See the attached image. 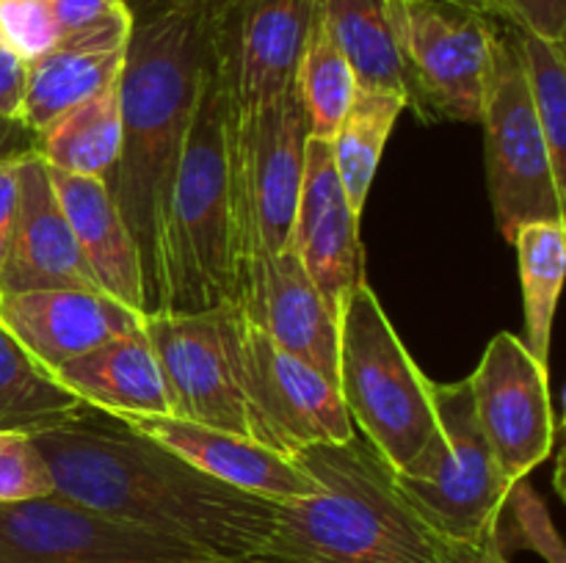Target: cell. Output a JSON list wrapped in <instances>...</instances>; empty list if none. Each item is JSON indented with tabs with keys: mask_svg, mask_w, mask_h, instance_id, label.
<instances>
[{
	"mask_svg": "<svg viewBox=\"0 0 566 563\" xmlns=\"http://www.w3.org/2000/svg\"><path fill=\"white\" fill-rule=\"evenodd\" d=\"M514 28V25H512ZM531 105L551 149L553 174L566 193V55L564 42H551L514 28Z\"/></svg>",
	"mask_w": 566,
	"mask_h": 563,
	"instance_id": "f1b7e54d",
	"label": "cell"
},
{
	"mask_svg": "<svg viewBox=\"0 0 566 563\" xmlns=\"http://www.w3.org/2000/svg\"><path fill=\"white\" fill-rule=\"evenodd\" d=\"M28 64L11 50L0 47V114L20 116Z\"/></svg>",
	"mask_w": 566,
	"mask_h": 563,
	"instance_id": "d590c367",
	"label": "cell"
},
{
	"mask_svg": "<svg viewBox=\"0 0 566 563\" xmlns=\"http://www.w3.org/2000/svg\"><path fill=\"white\" fill-rule=\"evenodd\" d=\"M318 11L335 44L352 64L359 88H379L407 97L387 0H318Z\"/></svg>",
	"mask_w": 566,
	"mask_h": 563,
	"instance_id": "cb8c5ba5",
	"label": "cell"
},
{
	"mask_svg": "<svg viewBox=\"0 0 566 563\" xmlns=\"http://www.w3.org/2000/svg\"><path fill=\"white\" fill-rule=\"evenodd\" d=\"M208 64L210 0L136 17L119 72V155L105 185L136 243L144 318L164 312L171 188Z\"/></svg>",
	"mask_w": 566,
	"mask_h": 563,
	"instance_id": "7a4b0ae2",
	"label": "cell"
},
{
	"mask_svg": "<svg viewBox=\"0 0 566 563\" xmlns=\"http://www.w3.org/2000/svg\"><path fill=\"white\" fill-rule=\"evenodd\" d=\"M114 419L160 442L199 472L249 495L282 502L310 497L318 489V484L304 472L296 458L282 456L247 436L210 428L193 419L171 417V414H119Z\"/></svg>",
	"mask_w": 566,
	"mask_h": 563,
	"instance_id": "e0dca14e",
	"label": "cell"
},
{
	"mask_svg": "<svg viewBox=\"0 0 566 563\" xmlns=\"http://www.w3.org/2000/svg\"><path fill=\"white\" fill-rule=\"evenodd\" d=\"M479 125L484 127L486 188L501 235L512 243L520 226L564 221L566 193L553 174L551 149L531 105L514 28L501 20H495Z\"/></svg>",
	"mask_w": 566,
	"mask_h": 563,
	"instance_id": "ba28073f",
	"label": "cell"
},
{
	"mask_svg": "<svg viewBox=\"0 0 566 563\" xmlns=\"http://www.w3.org/2000/svg\"><path fill=\"white\" fill-rule=\"evenodd\" d=\"M464 6L551 42L566 39V0H464Z\"/></svg>",
	"mask_w": 566,
	"mask_h": 563,
	"instance_id": "836d02e7",
	"label": "cell"
},
{
	"mask_svg": "<svg viewBox=\"0 0 566 563\" xmlns=\"http://www.w3.org/2000/svg\"><path fill=\"white\" fill-rule=\"evenodd\" d=\"M287 248L298 254L326 309L337 318L348 293L365 282V268L359 215L343 191L332 141L324 138L310 136L304 147V174Z\"/></svg>",
	"mask_w": 566,
	"mask_h": 563,
	"instance_id": "9a60e30c",
	"label": "cell"
},
{
	"mask_svg": "<svg viewBox=\"0 0 566 563\" xmlns=\"http://www.w3.org/2000/svg\"><path fill=\"white\" fill-rule=\"evenodd\" d=\"M315 495L276 502L254 563H446L451 541L403 500L390 467L363 436L293 453Z\"/></svg>",
	"mask_w": 566,
	"mask_h": 563,
	"instance_id": "3957f363",
	"label": "cell"
},
{
	"mask_svg": "<svg viewBox=\"0 0 566 563\" xmlns=\"http://www.w3.org/2000/svg\"><path fill=\"white\" fill-rule=\"evenodd\" d=\"M446 563H512L509 555L497 550L495 539L490 533L481 541H451Z\"/></svg>",
	"mask_w": 566,
	"mask_h": 563,
	"instance_id": "74e56055",
	"label": "cell"
},
{
	"mask_svg": "<svg viewBox=\"0 0 566 563\" xmlns=\"http://www.w3.org/2000/svg\"><path fill=\"white\" fill-rule=\"evenodd\" d=\"M142 323V312L99 290L0 293V326L50 375Z\"/></svg>",
	"mask_w": 566,
	"mask_h": 563,
	"instance_id": "2e32d148",
	"label": "cell"
},
{
	"mask_svg": "<svg viewBox=\"0 0 566 563\" xmlns=\"http://www.w3.org/2000/svg\"><path fill=\"white\" fill-rule=\"evenodd\" d=\"M407 108L426 121H481L495 20L457 0H387Z\"/></svg>",
	"mask_w": 566,
	"mask_h": 563,
	"instance_id": "30bf717a",
	"label": "cell"
},
{
	"mask_svg": "<svg viewBox=\"0 0 566 563\" xmlns=\"http://www.w3.org/2000/svg\"><path fill=\"white\" fill-rule=\"evenodd\" d=\"M50 180L99 290L144 315L142 263L136 243L111 199L105 180L55 169H50Z\"/></svg>",
	"mask_w": 566,
	"mask_h": 563,
	"instance_id": "d6986e66",
	"label": "cell"
},
{
	"mask_svg": "<svg viewBox=\"0 0 566 563\" xmlns=\"http://www.w3.org/2000/svg\"><path fill=\"white\" fill-rule=\"evenodd\" d=\"M88 412L94 408L44 373L0 326V431L33 436Z\"/></svg>",
	"mask_w": 566,
	"mask_h": 563,
	"instance_id": "d4e9b609",
	"label": "cell"
},
{
	"mask_svg": "<svg viewBox=\"0 0 566 563\" xmlns=\"http://www.w3.org/2000/svg\"><path fill=\"white\" fill-rule=\"evenodd\" d=\"M92 414L31 436L59 495L216 563H254L274 530V500L221 484L119 419L105 414L103 425Z\"/></svg>",
	"mask_w": 566,
	"mask_h": 563,
	"instance_id": "6da1fadb",
	"label": "cell"
},
{
	"mask_svg": "<svg viewBox=\"0 0 566 563\" xmlns=\"http://www.w3.org/2000/svg\"><path fill=\"white\" fill-rule=\"evenodd\" d=\"M0 563H216L70 497L0 502Z\"/></svg>",
	"mask_w": 566,
	"mask_h": 563,
	"instance_id": "7c38bea8",
	"label": "cell"
},
{
	"mask_svg": "<svg viewBox=\"0 0 566 563\" xmlns=\"http://www.w3.org/2000/svg\"><path fill=\"white\" fill-rule=\"evenodd\" d=\"M318 0H210V64L227 119L241 121L296 86Z\"/></svg>",
	"mask_w": 566,
	"mask_h": 563,
	"instance_id": "8fae6325",
	"label": "cell"
},
{
	"mask_svg": "<svg viewBox=\"0 0 566 563\" xmlns=\"http://www.w3.org/2000/svg\"><path fill=\"white\" fill-rule=\"evenodd\" d=\"M144 331L164 373L171 417L193 419L258 442L216 309L197 315H147Z\"/></svg>",
	"mask_w": 566,
	"mask_h": 563,
	"instance_id": "5bb4252c",
	"label": "cell"
},
{
	"mask_svg": "<svg viewBox=\"0 0 566 563\" xmlns=\"http://www.w3.org/2000/svg\"><path fill=\"white\" fill-rule=\"evenodd\" d=\"M50 6L59 22V47H127L136 17L125 0H50Z\"/></svg>",
	"mask_w": 566,
	"mask_h": 563,
	"instance_id": "4dcf8cb0",
	"label": "cell"
},
{
	"mask_svg": "<svg viewBox=\"0 0 566 563\" xmlns=\"http://www.w3.org/2000/svg\"><path fill=\"white\" fill-rule=\"evenodd\" d=\"M490 535L503 555H512L514 550H531L545 563H566L562 535L553 524L545 500L528 478L509 484Z\"/></svg>",
	"mask_w": 566,
	"mask_h": 563,
	"instance_id": "f546056e",
	"label": "cell"
},
{
	"mask_svg": "<svg viewBox=\"0 0 566 563\" xmlns=\"http://www.w3.org/2000/svg\"><path fill=\"white\" fill-rule=\"evenodd\" d=\"M337 392L354 428L392 469L407 467L440 431L431 379L392 329L368 282H359L337 315Z\"/></svg>",
	"mask_w": 566,
	"mask_h": 563,
	"instance_id": "8992f818",
	"label": "cell"
},
{
	"mask_svg": "<svg viewBox=\"0 0 566 563\" xmlns=\"http://www.w3.org/2000/svg\"><path fill=\"white\" fill-rule=\"evenodd\" d=\"M475 419L509 480L528 478L553 450L556 412L547 364L520 337L501 331L468 375Z\"/></svg>",
	"mask_w": 566,
	"mask_h": 563,
	"instance_id": "4fadbf2b",
	"label": "cell"
},
{
	"mask_svg": "<svg viewBox=\"0 0 566 563\" xmlns=\"http://www.w3.org/2000/svg\"><path fill=\"white\" fill-rule=\"evenodd\" d=\"M403 108H407L403 94L357 86L346 116L332 136L337 174H340L348 204L357 215H363L385 144Z\"/></svg>",
	"mask_w": 566,
	"mask_h": 563,
	"instance_id": "484cf974",
	"label": "cell"
},
{
	"mask_svg": "<svg viewBox=\"0 0 566 563\" xmlns=\"http://www.w3.org/2000/svg\"><path fill=\"white\" fill-rule=\"evenodd\" d=\"M53 379L108 417L119 414H171L169 392L144 323L83 357L72 359Z\"/></svg>",
	"mask_w": 566,
	"mask_h": 563,
	"instance_id": "ffe728a7",
	"label": "cell"
},
{
	"mask_svg": "<svg viewBox=\"0 0 566 563\" xmlns=\"http://www.w3.org/2000/svg\"><path fill=\"white\" fill-rule=\"evenodd\" d=\"M512 246L517 248L520 282H523L525 329H528L525 346L542 364H547L553 315H556L566 270L564 221H534V224L520 226Z\"/></svg>",
	"mask_w": 566,
	"mask_h": 563,
	"instance_id": "4316f807",
	"label": "cell"
},
{
	"mask_svg": "<svg viewBox=\"0 0 566 563\" xmlns=\"http://www.w3.org/2000/svg\"><path fill=\"white\" fill-rule=\"evenodd\" d=\"M119 141L122 114L116 81L36 132V155L55 171L105 180L119 155Z\"/></svg>",
	"mask_w": 566,
	"mask_h": 563,
	"instance_id": "603a6c76",
	"label": "cell"
},
{
	"mask_svg": "<svg viewBox=\"0 0 566 563\" xmlns=\"http://www.w3.org/2000/svg\"><path fill=\"white\" fill-rule=\"evenodd\" d=\"M171 3H182V0H138V3L133 6V17L149 14V11L164 9V6H171Z\"/></svg>",
	"mask_w": 566,
	"mask_h": 563,
	"instance_id": "f35d334b",
	"label": "cell"
},
{
	"mask_svg": "<svg viewBox=\"0 0 566 563\" xmlns=\"http://www.w3.org/2000/svg\"><path fill=\"white\" fill-rule=\"evenodd\" d=\"M0 44L25 64L59 47V22L50 0H0Z\"/></svg>",
	"mask_w": 566,
	"mask_h": 563,
	"instance_id": "1f68e13d",
	"label": "cell"
},
{
	"mask_svg": "<svg viewBox=\"0 0 566 563\" xmlns=\"http://www.w3.org/2000/svg\"><path fill=\"white\" fill-rule=\"evenodd\" d=\"M216 312L260 445L293 456L307 445L357 436L346 403L332 381L282 351L232 304Z\"/></svg>",
	"mask_w": 566,
	"mask_h": 563,
	"instance_id": "9c48e42d",
	"label": "cell"
},
{
	"mask_svg": "<svg viewBox=\"0 0 566 563\" xmlns=\"http://www.w3.org/2000/svg\"><path fill=\"white\" fill-rule=\"evenodd\" d=\"M48 461L28 434L0 431V502L53 495Z\"/></svg>",
	"mask_w": 566,
	"mask_h": 563,
	"instance_id": "d6a6232c",
	"label": "cell"
},
{
	"mask_svg": "<svg viewBox=\"0 0 566 563\" xmlns=\"http://www.w3.org/2000/svg\"><path fill=\"white\" fill-rule=\"evenodd\" d=\"M296 86L302 94L304 110H307L310 136L332 141L337 125L352 105L354 92H357V77H354L343 50L332 39L318 3H315L307 42H304L302 61H298Z\"/></svg>",
	"mask_w": 566,
	"mask_h": 563,
	"instance_id": "83f0119b",
	"label": "cell"
},
{
	"mask_svg": "<svg viewBox=\"0 0 566 563\" xmlns=\"http://www.w3.org/2000/svg\"><path fill=\"white\" fill-rule=\"evenodd\" d=\"M230 182L227 105L208 64L171 188L160 315H197L230 304Z\"/></svg>",
	"mask_w": 566,
	"mask_h": 563,
	"instance_id": "5b68a950",
	"label": "cell"
},
{
	"mask_svg": "<svg viewBox=\"0 0 566 563\" xmlns=\"http://www.w3.org/2000/svg\"><path fill=\"white\" fill-rule=\"evenodd\" d=\"M254 323L285 353L337 386V318L326 309L293 248L276 254L265 270L263 307Z\"/></svg>",
	"mask_w": 566,
	"mask_h": 563,
	"instance_id": "44dd1931",
	"label": "cell"
},
{
	"mask_svg": "<svg viewBox=\"0 0 566 563\" xmlns=\"http://www.w3.org/2000/svg\"><path fill=\"white\" fill-rule=\"evenodd\" d=\"M53 287L99 290L55 196L48 163L31 152L20 158V204L14 241L0 276V293Z\"/></svg>",
	"mask_w": 566,
	"mask_h": 563,
	"instance_id": "ac0fdd59",
	"label": "cell"
},
{
	"mask_svg": "<svg viewBox=\"0 0 566 563\" xmlns=\"http://www.w3.org/2000/svg\"><path fill=\"white\" fill-rule=\"evenodd\" d=\"M310 125L298 86L241 121L227 119L230 304L258 320L269 263L291 246Z\"/></svg>",
	"mask_w": 566,
	"mask_h": 563,
	"instance_id": "277c9868",
	"label": "cell"
},
{
	"mask_svg": "<svg viewBox=\"0 0 566 563\" xmlns=\"http://www.w3.org/2000/svg\"><path fill=\"white\" fill-rule=\"evenodd\" d=\"M440 431L418 458L392 472L403 500L446 541H481L492 530L512 480L479 428L470 381H431Z\"/></svg>",
	"mask_w": 566,
	"mask_h": 563,
	"instance_id": "52a82bcc",
	"label": "cell"
},
{
	"mask_svg": "<svg viewBox=\"0 0 566 563\" xmlns=\"http://www.w3.org/2000/svg\"><path fill=\"white\" fill-rule=\"evenodd\" d=\"M17 204H20V158L0 160V276L14 241Z\"/></svg>",
	"mask_w": 566,
	"mask_h": 563,
	"instance_id": "e575fe53",
	"label": "cell"
},
{
	"mask_svg": "<svg viewBox=\"0 0 566 563\" xmlns=\"http://www.w3.org/2000/svg\"><path fill=\"white\" fill-rule=\"evenodd\" d=\"M125 3H127V6H130V11H133V6H136V3H138V0H125Z\"/></svg>",
	"mask_w": 566,
	"mask_h": 563,
	"instance_id": "ab89813d",
	"label": "cell"
},
{
	"mask_svg": "<svg viewBox=\"0 0 566 563\" xmlns=\"http://www.w3.org/2000/svg\"><path fill=\"white\" fill-rule=\"evenodd\" d=\"M457 3H464V0H457Z\"/></svg>",
	"mask_w": 566,
	"mask_h": 563,
	"instance_id": "60d3db41",
	"label": "cell"
},
{
	"mask_svg": "<svg viewBox=\"0 0 566 563\" xmlns=\"http://www.w3.org/2000/svg\"><path fill=\"white\" fill-rule=\"evenodd\" d=\"M36 152V132L20 116L0 114V160H17Z\"/></svg>",
	"mask_w": 566,
	"mask_h": 563,
	"instance_id": "8d00e7d4",
	"label": "cell"
},
{
	"mask_svg": "<svg viewBox=\"0 0 566 563\" xmlns=\"http://www.w3.org/2000/svg\"><path fill=\"white\" fill-rule=\"evenodd\" d=\"M0 47H3V44H0Z\"/></svg>",
	"mask_w": 566,
	"mask_h": 563,
	"instance_id": "b9f144b4",
	"label": "cell"
},
{
	"mask_svg": "<svg viewBox=\"0 0 566 563\" xmlns=\"http://www.w3.org/2000/svg\"><path fill=\"white\" fill-rule=\"evenodd\" d=\"M125 50L53 47L42 59L31 61L20 105V119L28 130L42 132L83 99L114 86L125 66Z\"/></svg>",
	"mask_w": 566,
	"mask_h": 563,
	"instance_id": "7402d4cb",
	"label": "cell"
}]
</instances>
